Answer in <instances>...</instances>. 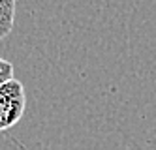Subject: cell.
<instances>
[{
  "label": "cell",
  "instance_id": "cell-1",
  "mask_svg": "<svg viewBox=\"0 0 156 150\" xmlns=\"http://www.w3.org/2000/svg\"><path fill=\"white\" fill-rule=\"evenodd\" d=\"M27 107V94L21 81L12 79L0 86V131H6L21 120Z\"/></svg>",
  "mask_w": 156,
  "mask_h": 150
},
{
  "label": "cell",
  "instance_id": "cell-2",
  "mask_svg": "<svg viewBox=\"0 0 156 150\" xmlns=\"http://www.w3.org/2000/svg\"><path fill=\"white\" fill-rule=\"evenodd\" d=\"M15 21V2L13 0H0V40H4L13 30Z\"/></svg>",
  "mask_w": 156,
  "mask_h": 150
},
{
  "label": "cell",
  "instance_id": "cell-3",
  "mask_svg": "<svg viewBox=\"0 0 156 150\" xmlns=\"http://www.w3.org/2000/svg\"><path fill=\"white\" fill-rule=\"evenodd\" d=\"M12 79H13V66L8 60L0 58V86L4 83H8V81H12Z\"/></svg>",
  "mask_w": 156,
  "mask_h": 150
}]
</instances>
